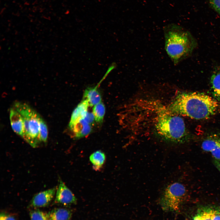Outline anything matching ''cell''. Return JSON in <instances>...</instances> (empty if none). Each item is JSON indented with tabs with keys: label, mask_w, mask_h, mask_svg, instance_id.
<instances>
[{
	"label": "cell",
	"mask_w": 220,
	"mask_h": 220,
	"mask_svg": "<svg viewBox=\"0 0 220 220\" xmlns=\"http://www.w3.org/2000/svg\"><path fill=\"white\" fill-rule=\"evenodd\" d=\"M0 220H16L14 217L9 214L1 213L0 215Z\"/></svg>",
	"instance_id": "obj_22"
},
{
	"label": "cell",
	"mask_w": 220,
	"mask_h": 220,
	"mask_svg": "<svg viewBox=\"0 0 220 220\" xmlns=\"http://www.w3.org/2000/svg\"><path fill=\"white\" fill-rule=\"evenodd\" d=\"M29 215L31 220H49L48 213L38 210L31 211Z\"/></svg>",
	"instance_id": "obj_19"
},
{
	"label": "cell",
	"mask_w": 220,
	"mask_h": 220,
	"mask_svg": "<svg viewBox=\"0 0 220 220\" xmlns=\"http://www.w3.org/2000/svg\"><path fill=\"white\" fill-rule=\"evenodd\" d=\"M140 109L148 115L147 121L151 124L155 135L166 141L182 144L188 142L191 135L183 119L171 111L167 106L156 100L139 102Z\"/></svg>",
	"instance_id": "obj_1"
},
{
	"label": "cell",
	"mask_w": 220,
	"mask_h": 220,
	"mask_svg": "<svg viewBox=\"0 0 220 220\" xmlns=\"http://www.w3.org/2000/svg\"><path fill=\"white\" fill-rule=\"evenodd\" d=\"M105 160V156L102 152L98 150L92 154L90 157V160L96 170L100 169L102 167Z\"/></svg>",
	"instance_id": "obj_16"
},
{
	"label": "cell",
	"mask_w": 220,
	"mask_h": 220,
	"mask_svg": "<svg viewBox=\"0 0 220 220\" xmlns=\"http://www.w3.org/2000/svg\"><path fill=\"white\" fill-rule=\"evenodd\" d=\"M186 193L182 184L175 182L168 185L165 189L161 200V207L168 211H176L179 209Z\"/></svg>",
	"instance_id": "obj_5"
},
{
	"label": "cell",
	"mask_w": 220,
	"mask_h": 220,
	"mask_svg": "<svg viewBox=\"0 0 220 220\" xmlns=\"http://www.w3.org/2000/svg\"><path fill=\"white\" fill-rule=\"evenodd\" d=\"M83 98L87 100L91 106H95L101 102V96L96 87L88 88L86 89Z\"/></svg>",
	"instance_id": "obj_13"
},
{
	"label": "cell",
	"mask_w": 220,
	"mask_h": 220,
	"mask_svg": "<svg viewBox=\"0 0 220 220\" xmlns=\"http://www.w3.org/2000/svg\"><path fill=\"white\" fill-rule=\"evenodd\" d=\"M57 188L54 187L36 194L31 201V206L38 207L48 205L55 195Z\"/></svg>",
	"instance_id": "obj_8"
},
{
	"label": "cell",
	"mask_w": 220,
	"mask_h": 220,
	"mask_svg": "<svg viewBox=\"0 0 220 220\" xmlns=\"http://www.w3.org/2000/svg\"><path fill=\"white\" fill-rule=\"evenodd\" d=\"M95 120L97 123L102 122L105 113V107L102 102L94 106L93 108V112Z\"/></svg>",
	"instance_id": "obj_17"
},
{
	"label": "cell",
	"mask_w": 220,
	"mask_h": 220,
	"mask_svg": "<svg viewBox=\"0 0 220 220\" xmlns=\"http://www.w3.org/2000/svg\"><path fill=\"white\" fill-rule=\"evenodd\" d=\"M166 51L175 64L192 51L193 41L189 35L177 25L172 23L163 28Z\"/></svg>",
	"instance_id": "obj_3"
},
{
	"label": "cell",
	"mask_w": 220,
	"mask_h": 220,
	"mask_svg": "<svg viewBox=\"0 0 220 220\" xmlns=\"http://www.w3.org/2000/svg\"><path fill=\"white\" fill-rule=\"evenodd\" d=\"M192 220H220V207L206 206L198 209Z\"/></svg>",
	"instance_id": "obj_9"
},
{
	"label": "cell",
	"mask_w": 220,
	"mask_h": 220,
	"mask_svg": "<svg viewBox=\"0 0 220 220\" xmlns=\"http://www.w3.org/2000/svg\"><path fill=\"white\" fill-rule=\"evenodd\" d=\"M72 130L76 138H80L90 134L91 130V125L82 118L75 124Z\"/></svg>",
	"instance_id": "obj_12"
},
{
	"label": "cell",
	"mask_w": 220,
	"mask_h": 220,
	"mask_svg": "<svg viewBox=\"0 0 220 220\" xmlns=\"http://www.w3.org/2000/svg\"><path fill=\"white\" fill-rule=\"evenodd\" d=\"M10 120L13 130L23 138L24 135V123L21 115L14 108L10 111Z\"/></svg>",
	"instance_id": "obj_10"
},
{
	"label": "cell",
	"mask_w": 220,
	"mask_h": 220,
	"mask_svg": "<svg viewBox=\"0 0 220 220\" xmlns=\"http://www.w3.org/2000/svg\"><path fill=\"white\" fill-rule=\"evenodd\" d=\"M201 148L211 153L213 160H220V133H214L208 135L203 141Z\"/></svg>",
	"instance_id": "obj_6"
},
{
	"label": "cell",
	"mask_w": 220,
	"mask_h": 220,
	"mask_svg": "<svg viewBox=\"0 0 220 220\" xmlns=\"http://www.w3.org/2000/svg\"><path fill=\"white\" fill-rule=\"evenodd\" d=\"M48 135V131L46 124L40 117L39 119V136L41 142L46 143Z\"/></svg>",
	"instance_id": "obj_18"
},
{
	"label": "cell",
	"mask_w": 220,
	"mask_h": 220,
	"mask_svg": "<svg viewBox=\"0 0 220 220\" xmlns=\"http://www.w3.org/2000/svg\"><path fill=\"white\" fill-rule=\"evenodd\" d=\"M83 118L89 124L91 125L93 123L94 119H95L93 113L88 112Z\"/></svg>",
	"instance_id": "obj_21"
},
{
	"label": "cell",
	"mask_w": 220,
	"mask_h": 220,
	"mask_svg": "<svg viewBox=\"0 0 220 220\" xmlns=\"http://www.w3.org/2000/svg\"><path fill=\"white\" fill-rule=\"evenodd\" d=\"M167 106L177 115L199 120L207 119L215 114L218 104L214 98L206 94L184 92L177 95Z\"/></svg>",
	"instance_id": "obj_2"
},
{
	"label": "cell",
	"mask_w": 220,
	"mask_h": 220,
	"mask_svg": "<svg viewBox=\"0 0 220 220\" xmlns=\"http://www.w3.org/2000/svg\"><path fill=\"white\" fill-rule=\"evenodd\" d=\"M14 109L21 116L23 120L24 139L33 147H36L40 141L39 136L40 116L29 105L26 103L16 102Z\"/></svg>",
	"instance_id": "obj_4"
},
{
	"label": "cell",
	"mask_w": 220,
	"mask_h": 220,
	"mask_svg": "<svg viewBox=\"0 0 220 220\" xmlns=\"http://www.w3.org/2000/svg\"><path fill=\"white\" fill-rule=\"evenodd\" d=\"M210 82L213 98L217 101H220V69L213 73Z\"/></svg>",
	"instance_id": "obj_14"
},
{
	"label": "cell",
	"mask_w": 220,
	"mask_h": 220,
	"mask_svg": "<svg viewBox=\"0 0 220 220\" xmlns=\"http://www.w3.org/2000/svg\"><path fill=\"white\" fill-rule=\"evenodd\" d=\"M89 105L87 101L85 99L79 103L73 110L71 116L69 127L72 130L75 124L81 119L83 118L87 112Z\"/></svg>",
	"instance_id": "obj_11"
},
{
	"label": "cell",
	"mask_w": 220,
	"mask_h": 220,
	"mask_svg": "<svg viewBox=\"0 0 220 220\" xmlns=\"http://www.w3.org/2000/svg\"><path fill=\"white\" fill-rule=\"evenodd\" d=\"M54 202L65 206L76 203L77 200L71 190L59 178L57 187Z\"/></svg>",
	"instance_id": "obj_7"
},
{
	"label": "cell",
	"mask_w": 220,
	"mask_h": 220,
	"mask_svg": "<svg viewBox=\"0 0 220 220\" xmlns=\"http://www.w3.org/2000/svg\"><path fill=\"white\" fill-rule=\"evenodd\" d=\"M48 213L49 220H70L72 216L69 210L64 208H55Z\"/></svg>",
	"instance_id": "obj_15"
},
{
	"label": "cell",
	"mask_w": 220,
	"mask_h": 220,
	"mask_svg": "<svg viewBox=\"0 0 220 220\" xmlns=\"http://www.w3.org/2000/svg\"><path fill=\"white\" fill-rule=\"evenodd\" d=\"M209 3L215 11L220 13V0H210Z\"/></svg>",
	"instance_id": "obj_20"
}]
</instances>
